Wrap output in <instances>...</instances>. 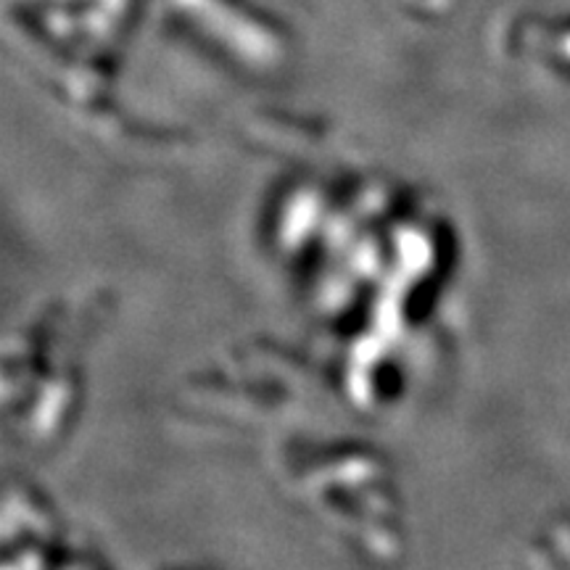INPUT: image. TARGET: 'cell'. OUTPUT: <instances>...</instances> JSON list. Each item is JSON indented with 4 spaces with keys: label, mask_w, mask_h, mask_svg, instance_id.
Here are the masks:
<instances>
[]
</instances>
